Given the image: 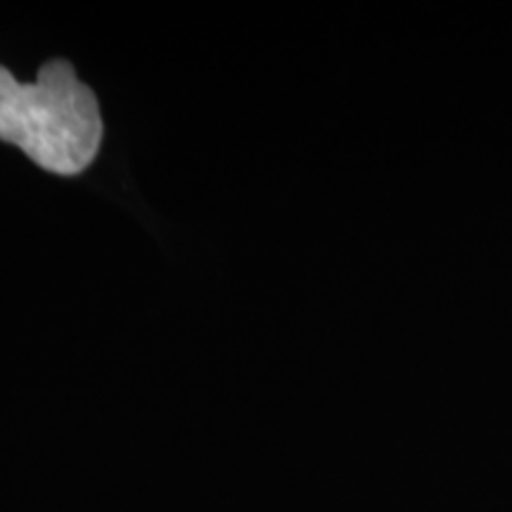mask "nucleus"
Returning a JSON list of instances; mask_svg holds the SVG:
<instances>
[{"label":"nucleus","mask_w":512,"mask_h":512,"mask_svg":"<svg viewBox=\"0 0 512 512\" xmlns=\"http://www.w3.org/2000/svg\"><path fill=\"white\" fill-rule=\"evenodd\" d=\"M0 140L50 174H81L102 143L98 98L67 60L43 64L34 83L0 67Z\"/></svg>","instance_id":"obj_1"}]
</instances>
